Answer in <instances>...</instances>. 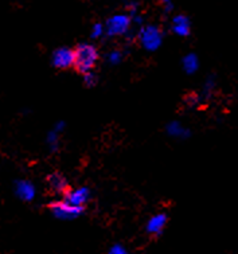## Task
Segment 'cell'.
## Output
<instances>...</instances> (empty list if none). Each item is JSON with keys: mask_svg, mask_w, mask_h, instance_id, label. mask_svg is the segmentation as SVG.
<instances>
[{"mask_svg": "<svg viewBox=\"0 0 238 254\" xmlns=\"http://www.w3.org/2000/svg\"><path fill=\"white\" fill-rule=\"evenodd\" d=\"M74 51V70L79 74H89L97 65L98 51L93 45L79 43L73 49Z\"/></svg>", "mask_w": 238, "mask_h": 254, "instance_id": "6da1fadb", "label": "cell"}, {"mask_svg": "<svg viewBox=\"0 0 238 254\" xmlns=\"http://www.w3.org/2000/svg\"><path fill=\"white\" fill-rule=\"evenodd\" d=\"M49 208L57 217L65 218V219H72L83 211V207H81V206H73V204H69L65 200H55V202L49 204Z\"/></svg>", "mask_w": 238, "mask_h": 254, "instance_id": "7a4b0ae2", "label": "cell"}, {"mask_svg": "<svg viewBox=\"0 0 238 254\" xmlns=\"http://www.w3.org/2000/svg\"><path fill=\"white\" fill-rule=\"evenodd\" d=\"M46 185L50 190V192L57 195H62V196H66V195L70 192V186L66 181L62 174L60 172H53L46 178Z\"/></svg>", "mask_w": 238, "mask_h": 254, "instance_id": "3957f363", "label": "cell"}, {"mask_svg": "<svg viewBox=\"0 0 238 254\" xmlns=\"http://www.w3.org/2000/svg\"><path fill=\"white\" fill-rule=\"evenodd\" d=\"M53 65L60 70H66L74 66V51L73 49L61 47L53 54Z\"/></svg>", "mask_w": 238, "mask_h": 254, "instance_id": "277c9868", "label": "cell"}, {"mask_svg": "<svg viewBox=\"0 0 238 254\" xmlns=\"http://www.w3.org/2000/svg\"><path fill=\"white\" fill-rule=\"evenodd\" d=\"M89 199V191L87 189H78V190H70V192L66 196H64L65 202H68L69 204L73 206H81L83 207V204L86 203Z\"/></svg>", "mask_w": 238, "mask_h": 254, "instance_id": "5b68a950", "label": "cell"}, {"mask_svg": "<svg viewBox=\"0 0 238 254\" xmlns=\"http://www.w3.org/2000/svg\"><path fill=\"white\" fill-rule=\"evenodd\" d=\"M165 222H167V217H165L164 214H159V215H156V217H154L151 221H150L148 226H147V230H148L150 234H155V236H158V234H160L161 230L164 229Z\"/></svg>", "mask_w": 238, "mask_h": 254, "instance_id": "8992f818", "label": "cell"}, {"mask_svg": "<svg viewBox=\"0 0 238 254\" xmlns=\"http://www.w3.org/2000/svg\"><path fill=\"white\" fill-rule=\"evenodd\" d=\"M18 190H19V194L23 199H31L32 195H34V190L32 187L28 183H19L18 186Z\"/></svg>", "mask_w": 238, "mask_h": 254, "instance_id": "52a82bcc", "label": "cell"}, {"mask_svg": "<svg viewBox=\"0 0 238 254\" xmlns=\"http://www.w3.org/2000/svg\"><path fill=\"white\" fill-rule=\"evenodd\" d=\"M110 254H127L125 253V250L123 248H120V246H115L113 249L110 250Z\"/></svg>", "mask_w": 238, "mask_h": 254, "instance_id": "ba28073f", "label": "cell"}]
</instances>
